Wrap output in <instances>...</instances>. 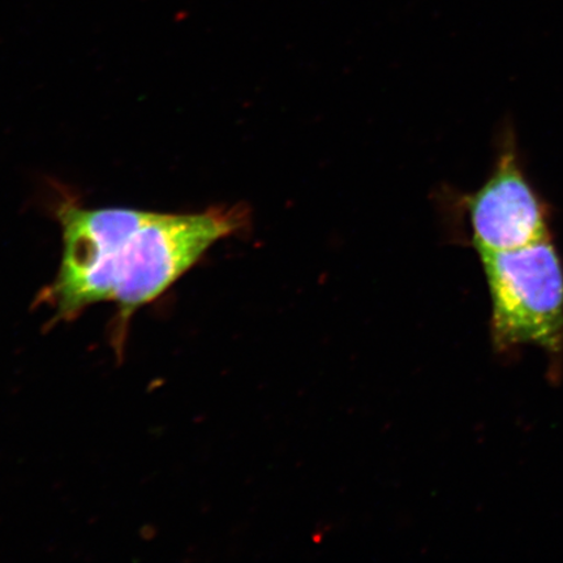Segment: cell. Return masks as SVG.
I'll list each match as a JSON object with an SVG mask.
<instances>
[{"mask_svg": "<svg viewBox=\"0 0 563 563\" xmlns=\"http://www.w3.org/2000/svg\"><path fill=\"white\" fill-rule=\"evenodd\" d=\"M63 253L58 274L41 294L55 320L112 302L119 325L156 301L200 262L211 245L239 231L241 209L156 213L129 208L90 209L74 199L56 208Z\"/></svg>", "mask_w": 563, "mask_h": 563, "instance_id": "1", "label": "cell"}, {"mask_svg": "<svg viewBox=\"0 0 563 563\" xmlns=\"http://www.w3.org/2000/svg\"><path fill=\"white\" fill-rule=\"evenodd\" d=\"M478 256L490 295L495 346H537L558 354L563 346V263L552 236Z\"/></svg>", "mask_w": 563, "mask_h": 563, "instance_id": "2", "label": "cell"}, {"mask_svg": "<svg viewBox=\"0 0 563 563\" xmlns=\"http://www.w3.org/2000/svg\"><path fill=\"white\" fill-rule=\"evenodd\" d=\"M467 208L477 253L523 249L552 236L551 214L528 179L512 135L487 181L468 197Z\"/></svg>", "mask_w": 563, "mask_h": 563, "instance_id": "3", "label": "cell"}]
</instances>
